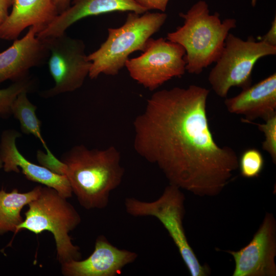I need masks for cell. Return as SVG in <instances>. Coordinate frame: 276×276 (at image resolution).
<instances>
[{
	"mask_svg": "<svg viewBox=\"0 0 276 276\" xmlns=\"http://www.w3.org/2000/svg\"><path fill=\"white\" fill-rule=\"evenodd\" d=\"M207 88L196 85L153 93L133 122L137 153L169 182L199 196L220 194L239 168L236 152L220 146L210 128Z\"/></svg>",
	"mask_w": 276,
	"mask_h": 276,
	"instance_id": "1",
	"label": "cell"
},
{
	"mask_svg": "<svg viewBox=\"0 0 276 276\" xmlns=\"http://www.w3.org/2000/svg\"><path fill=\"white\" fill-rule=\"evenodd\" d=\"M61 160L66 166L65 176L79 204L86 210L105 208L110 193L124 176L118 149L114 146L99 150L76 146Z\"/></svg>",
	"mask_w": 276,
	"mask_h": 276,
	"instance_id": "2",
	"label": "cell"
},
{
	"mask_svg": "<svg viewBox=\"0 0 276 276\" xmlns=\"http://www.w3.org/2000/svg\"><path fill=\"white\" fill-rule=\"evenodd\" d=\"M179 16L183 25L167 34L166 39L183 47L186 70L199 74L220 56L229 31L237 27L234 18L221 20L220 14L210 13L206 2L200 0Z\"/></svg>",
	"mask_w": 276,
	"mask_h": 276,
	"instance_id": "3",
	"label": "cell"
},
{
	"mask_svg": "<svg viewBox=\"0 0 276 276\" xmlns=\"http://www.w3.org/2000/svg\"><path fill=\"white\" fill-rule=\"evenodd\" d=\"M167 18L164 12L147 11L139 14L130 12L123 25L108 29L106 40L87 55L91 62L88 76L95 79L101 74L117 75L131 53L144 50L147 41L159 30Z\"/></svg>",
	"mask_w": 276,
	"mask_h": 276,
	"instance_id": "4",
	"label": "cell"
},
{
	"mask_svg": "<svg viewBox=\"0 0 276 276\" xmlns=\"http://www.w3.org/2000/svg\"><path fill=\"white\" fill-rule=\"evenodd\" d=\"M67 199L53 188L41 186L38 196L28 204L25 218L15 233L22 230L35 234L44 231L51 233L60 264L81 258L79 247L73 243L69 235L80 223L81 218Z\"/></svg>",
	"mask_w": 276,
	"mask_h": 276,
	"instance_id": "5",
	"label": "cell"
},
{
	"mask_svg": "<svg viewBox=\"0 0 276 276\" xmlns=\"http://www.w3.org/2000/svg\"><path fill=\"white\" fill-rule=\"evenodd\" d=\"M185 197L178 187L169 184L162 195L152 201L133 197L124 201L126 211L133 217H153L168 232L192 276H206L210 273L207 265H201L189 243L183 226Z\"/></svg>",
	"mask_w": 276,
	"mask_h": 276,
	"instance_id": "6",
	"label": "cell"
},
{
	"mask_svg": "<svg viewBox=\"0 0 276 276\" xmlns=\"http://www.w3.org/2000/svg\"><path fill=\"white\" fill-rule=\"evenodd\" d=\"M276 54V47L252 36L246 40L229 33L223 49L208 76L212 89L221 98H226L232 87L242 89L251 85L252 72L261 58Z\"/></svg>",
	"mask_w": 276,
	"mask_h": 276,
	"instance_id": "7",
	"label": "cell"
},
{
	"mask_svg": "<svg viewBox=\"0 0 276 276\" xmlns=\"http://www.w3.org/2000/svg\"><path fill=\"white\" fill-rule=\"evenodd\" d=\"M42 39L49 51L47 62L55 83L52 88L43 91L41 97H53L81 87L91 66L83 41L67 36L65 32Z\"/></svg>",
	"mask_w": 276,
	"mask_h": 276,
	"instance_id": "8",
	"label": "cell"
},
{
	"mask_svg": "<svg viewBox=\"0 0 276 276\" xmlns=\"http://www.w3.org/2000/svg\"><path fill=\"white\" fill-rule=\"evenodd\" d=\"M185 51L178 43L164 38H150L138 57L128 59L125 66L130 76L150 90H154L186 71Z\"/></svg>",
	"mask_w": 276,
	"mask_h": 276,
	"instance_id": "9",
	"label": "cell"
},
{
	"mask_svg": "<svg viewBox=\"0 0 276 276\" xmlns=\"http://www.w3.org/2000/svg\"><path fill=\"white\" fill-rule=\"evenodd\" d=\"M234 258L233 276H275L276 221L266 213L248 244L237 251L225 250Z\"/></svg>",
	"mask_w": 276,
	"mask_h": 276,
	"instance_id": "10",
	"label": "cell"
},
{
	"mask_svg": "<svg viewBox=\"0 0 276 276\" xmlns=\"http://www.w3.org/2000/svg\"><path fill=\"white\" fill-rule=\"evenodd\" d=\"M137 257L136 252L120 249L101 235L97 238L94 250L88 257L61 264V272L64 276H116Z\"/></svg>",
	"mask_w": 276,
	"mask_h": 276,
	"instance_id": "11",
	"label": "cell"
},
{
	"mask_svg": "<svg viewBox=\"0 0 276 276\" xmlns=\"http://www.w3.org/2000/svg\"><path fill=\"white\" fill-rule=\"evenodd\" d=\"M20 133L15 130H7L2 134L0 143V157L6 172L19 173L26 178L56 190L61 196L68 198L72 190L65 175L56 174L48 169L28 160L19 152L16 141Z\"/></svg>",
	"mask_w": 276,
	"mask_h": 276,
	"instance_id": "12",
	"label": "cell"
},
{
	"mask_svg": "<svg viewBox=\"0 0 276 276\" xmlns=\"http://www.w3.org/2000/svg\"><path fill=\"white\" fill-rule=\"evenodd\" d=\"M37 30L29 28L21 38L16 39L7 49L0 53V84L14 82L28 76L29 70L44 63L49 57L45 41L37 36Z\"/></svg>",
	"mask_w": 276,
	"mask_h": 276,
	"instance_id": "13",
	"label": "cell"
},
{
	"mask_svg": "<svg viewBox=\"0 0 276 276\" xmlns=\"http://www.w3.org/2000/svg\"><path fill=\"white\" fill-rule=\"evenodd\" d=\"M224 104L229 112L243 115V122L250 123L258 118L266 121L276 114V73L226 98Z\"/></svg>",
	"mask_w": 276,
	"mask_h": 276,
	"instance_id": "14",
	"label": "cell"
},
{
	"mask_svg": "<svg viewBox=\"0 0 276 276\" xmlns=\"http://www.w3.org/2000/svg\"><path fill=\"white\" fill-rule=\"evenodd\" d=\"M117 11L142 14L148 11L134 0H72L68 9L36 35L40 39L59 36L83 18Z\"/></svg>",
	"mask_w": 276,
	"mask_h": 276,
	"instance_id": "15",
	"label": "cell"
},
{
	"mask_svg": "<svg viewBox=\"0 0 276 276\" xmlns=\"http://www.w3.org/2000/svg\"><path fill=\"white\" fill-rule=\"evenodd\" d=\"M11 12L0 25V38L17 39L27 28L34 27L38 33L59 14L54 0H13Z\"/></svg>",
	"mask_w": 276,
	"mask_h": 276,
	"instance_id": "16",
	"label": "cell"
},
{
	"mask_svg": "<svg viewBox=\"0 0 276 276\" xmlns=\"http://www.w3.org/2000/svg\"><path fill=\"white\" fill-rule=\"evenodd\" d=\"M41 187V185L36 186L25 193L17 189L9 192L3 189L0 190V236L9 232L15 233L24 220L21 216L22 209L38 196Z\"/></svg>",
	"mask_w": 276,
	"mask_h": 276,
	"instance_id": "17",
	"label": "cell"
},
{
	"mask_svg": "<svg viewBox=\"0 0 276 276\" xmlns=\"http://www.w3.org/2000/svg\"><path fill=\"white\" fill-rule=\"evenodd\" d=\"M28 93L22 91L18 95L12 104L11 114L19 121L22 132L27 134H32L38 139L46 153H51L52 152L41 135V122L36 114L37 107L28 98Z\"/></svg>",
	"mask_w": 276,
	"mask_h": 276,
	"instance_id": "18",
	"label": "cell"
},
{
	"mask_svg": "<svg viewBox=\"0 0 276 276\" xmlns=\"http://www.w3.org/2000/svg\"><path fill=\"white\" fill-rule=\"evenodd\" d=\"M34 82V80L28 76L14 82L6 88L0 89V116L6 117L11 114V107L16 97L22 91H31Z\"/></svg>",
	"mask_w": 276,
	"mask_h": 276,
	"instance_id": "19",
	"label": "cell"
},
{
	"mask_svg": "<svg viewBox=\"0 0 276 276\" xmlns=\"http://www.w3.org/2000/svg\"><path fill=\"white\" fill-rule=\"evenodd\" d=\"M264 166V157L261 152L251 148L245 150L239 160V167L241 175L245 178L258 177Z\"/></svg>",
	"mask_w": 276,
	"mask_h": 276,
	"instance_id": "20",
	"label": "cell"
},
{
	"mask_svg": "<svg viewBox=\"0 0 276 276\" xmlns=\"http://www.w3.org/2000/svg\"><path fill=\"white\" fill-rule=\"evenodd\" d=\"M263 124H256L259 130L263 132L265 140L262 148L270 156L273 163H276V114L270 117Z\"/></svg>",
	"mask_w": 276,
	"mask_h": 276,
	"instance_id": "21",
	"label": "cell"
},
{
	"mask_svg": "<svg viewBox=\"0 0 276 276\" xmlns=\"http://www.w3.org/2000/svg\"><path fill=\"white\" fill-rule=\"evenodd\" d=\"M37 159L41 166L56 174L65 175V165L52 153L49 154L39 150L37 152Z\"/></svg>",
	"mask_w": 276,
	"mask_h": 276,
	"instance_id": "22",
	"label": "cell"
},
{
	"mask_svg": "<svg viewBox=\"0 0 276 276\" xmlns=\"http://www.w3.org/2000/svg\"><path fill=\"white\" fill-rule=\"evenodd\" d=\"M137 4L149 10H158L164 12L167 7L169 0H134Z\"/></svg>",
	"mask_w": 276,
	"mask_h": 276,
	"instance_id": "23",
	"label": "cell"
},
{
	"mask_svg": "<svg viewBox=\"0 0 276 276\" xmlns=\"http://www.w3.org/2000/svg\"><path fill=\"white\" fill-rule=\"evenodd\" d=\"M260 40L263 41L266 43L273 46L276 47V17L275 16L274 19L271 22L270 28L268 32L262 36Z\"/></svg>",
	"mask_w": 276,
	"mask_h": 276,
	"instance_id": "24",
	"label": "cell"
},
{
	"mask_svg": "<svg viewBox=\"0 0 276 276\" xmlns=\"http://www.w3.org/2000/svg\"><path fill=\"white\" fill-rule=\"evenodd\" d=\"M13 0H0V25L8 17V9L12 6Z\"/></svg>",
	"mask_w": 276,
	"mask_h": 276,
	"instance_id": "25",
	"label": "cell"
},
{
	"mask_svg": "<svg viewBox=\"0 0 276 276\" xmlns=\"http://www.w3.org/2000/svg\"><path fill=\"white\" fill-rule=\"evenodd\" d=\"M72 0H54L58 14H60L68 9Z\"/></svg>",
	"mask_w": 276,
	"mask_h": 276,
	"instance_id": "26",
	"label": "cell"
},
{
	"mask_svg": "<svg viewBox=\"0 0 276 276\" xmlns=\"http://www.w3.org/2000/svg\"><path fill=\"white\" fill-rule=\"evenodd\" d=\"M258 0H251V6L254 7L256 5Z\"/></svg>",
	"mask_w": 276,
	"mask_h": 276,
	"instance_id": "27",
	"label": "cell"
},
{
	"mask_svg": "<svg viewBox=\"0 0 276 276\" xmlns=\"http://www.w3.org/2000/svg\"><path fill=\"white\" fill-rule=\"evenodd\" d=\"M3 162H2V160L0 157V170L3 168Z\"/></svg>",
	"mask_w": 276,
	"mask_h": 276,
	"instance_id": "28",
	"label": "cell"
}]
</instances>
